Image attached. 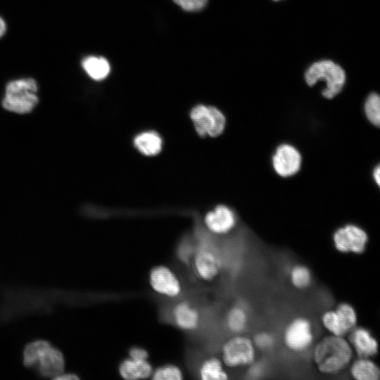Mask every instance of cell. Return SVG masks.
I'll return each instance as SVG.
<instances>
[{"instance_id": "6da1fadb", "label": "cell", "mask_w": 380, "mask_h": 380, "mask_svg": "<svg viewBox=\"0 0 380 380\" xmlns=\"http://www.w3.org/2000/svg\"><path fill=\"white\" fill-rule=\"evenodd\" d=\"M353 357L350 343L343 336L329 334L315 341L312 348V360L322 374L334 375L343 371Z\"/></svg>"}, {"instance_id": "7a4b0ae2", "label": "cell", "mask_w": 380, "mask_h": 380, "mask_svg": "<svg viewBox=\"0 0 380 380\" xmlns=\"http://www.w3.org/2000/svg\"><path fill=\"white\" fill-rule=\"evenodd\" d=\"M196 230L199 241L191 256V265L196 277L205 282L215 280L220 274L223 262L213 235L204 227L202 221L196 217Z\"/></svg>"}, {"instance_id": "3957f363", "label": "cell", "mask_w": 380, "mask_h": 380, "mask_svg": "<svg viewBox=\"0 0 380 380\" xmlns=\"http://www.w3.org/2000/svg\"><path fill=\"white\" fill-rule=\"evenodd\" d=\"M23 363L26 367L37 366L39 373L54 379L64 372L65 360L62 353L48 341H35L23 350Z\"/></svg>"}, {"instance_id": "277c9868", "label": "cell", "mask_w": 380, "mask_h": 380, "mask_svg": "<svg viewBox=\"0 0 380 380\" xmlns=\"http://www.w3.org/2000/svg\"><path fill=\"white\" fill-rule=\"evenodd\" d=\"M37 91V82L32 77L12 80L6 85L2 106L15 113H28L39 102Z\"/></svg>"}, {"instance_id": "5b68a950", "label": "cell", "mask_w": 380, "mask_h": 380, "mask_svg": "<svg viewBox=\"0 0 380 380\" xmlns=\"http://www.w3.org/2000/svg\"><path fill=\"white\" fill-rule=\"evenodd\" d=\"M257 352L252 338L244 334H232L222 343L220 357L227 369H236L254 363Z\"/></svg>"}, {"instance_id": "8992f818", "label": "cell", "mask_w": 380, "mask_h": 380, "mask_svg": "<svg viewBox=\"0 0 380 380\" xmlns=\"http://www.w3.org/2000/svg\"><path fill=\"white\" fill-rule=\"evenodd\" d=\"M315 338L313 322L303 315L289 320L281 333L283 345L289 352L296 354H302L312 349L316 341Z\"/></svg>"}, {"instance_id": "52a82bcc", "label": "cell", "mask_w": 380, "mask_h": 380, "mask_svg": "<svg viewBox=\"0 0 380 380\" xmlns=\"http://www.w3.org/2000/svg\"><path fill=\"white\" fill-rule=\"evenodd\" d=\"M305 80L309 86L315 85L318 81L326 84L322 94L327 99H332L343 87L346 74L343 69L330 60H322L312 63L305 72Z\"/></svg>"}, {"instance_id": "ba28073f", "label": "cell", "mask_w": 380, "mask_h": 380, "mask_svg": "<svg viewBox=\"0 0 380 380\" xmlns=\"http://www.w3.org/2000/svg\"><path fill=\"white\" fill-rule=\"evenodd\" d=\"M190 117L198 134L215 137L220 135L225 128L226 118L222 112L212 106L198 104L190 113Z\"/></svg>"}, {"instance_id": "9c48e42d", "label": "cell", "mask_w": 380, "mask_h": 380, "mask_svg": "<svg viewBox=\"0 0 380 380\" xmlns=\"http://www.w3.org/2000/svg\"><path fill=\"white\" fill-rule=\"evenodd\" d=\"M355 309L347 303H339L335 309H327L320 317L322 327L330 334L344 336L355 327Z\"/></svg>"}, {"instance_id": "30bf717a", "label": "cell", "mask_w": 380, "mask_h": 380, "mask_svg": "<svg viewBox=\"0 0 380 380\" xmlns=\"http://www.w3.org/2000/svg\"><path fill=\"white\" fill-rule=\"evenodd\" d=\"M202 223L205 229L217 237L231 234L239 226V218L236 212L226 205H218L208 212Z\"/></svg>"}, {"instance_id": "8fae6325", "label": "cell", "mask_w": 380, "mask_h": 380, "mask_svg": "<svg viewBox=\"0 0 380 380\" xmlns=\"http://www.w3.org/2000/svg\"><path fill=\"white\" fill-rule=\"evenodd\" d=\"M335 248L341 253H362L367 242V235L361 228L347 224L338 228L333 234Z\"/></svg>"}, {"instance_id": "7c38bea8", "label": "cell", "mask_w": 380, "mask_h": 380, "mask_svg": "<svg viewBox=\"0 0 380 380\" xmlns=\"http://www.w3.org/2000/svg\"><path fill=\"white\" fill-rule=\"evenodd\" d=\"M148 279L153 290L161 296L175 298L182 293L179 279L170 268L165 265L151 269Z\"/></svg>"}, {"instance_id": "4fadbf2b", "label": "cell", "mask_w": 380, "mask_h": 380, "mask_svg": "<svg viewBox=\"0 0 380 380\" xmlns=\"http://www.w3.org/2000/svg\"><path fill=\"white\" fill-rule=\"evenodd\" d=\"M301 160L299 151L289 144H280L272 158L274 171L282 177H289L296 174L300 170Z\"/></svg>"}, {"instance_id": "5bb4252c", "label": "cell", "mask_w": 380, "mask_h": 380, "mask_svg": "<svg viewBox=\"0 0 380 380\" xmlns=\"http://www.w3.org/2000/svg\"><path fill=\"white\" fill-rule=\"evenodd\" d=\"M171 317L179 329L186 331L196 330L201 321V315L198 309L187 300H181L175 303L171 310Z\"/></svg>"}, {"instance_id": "9a60e30c", "label": "cell", "mask_w": 380, "mask_h": 380, "mask_svg": "<svg viewBox=\"0 0 380 380\" xmlns=\"http://www.w3.org/2000/svg\"><path fill=\"white\" fill-rule=\"evenodd\" d=\"M348 339L359 357L368 358L377 354V341L367 329L355 327L349 332Z\"/></svg>"}, {"instance_id": "2e32d148", "label": "cell", "mask_w": 380, "mask_h": 380, "mask_svg": "<svg viewBox=\"0 0 380 380\" xmlns=\"http://www.w3.org/2000/svg\"><path fill=\"white\" fill-rule=\"evenodd\" d=\"M153 367L147 360L128 357L119 365L118 372L122 378L127 380L145 379L151 377Z\"/></svg>"}, {"instance_id": "e0dca14e", "label": "cell", "mask_w": 380, "mask_h": 380, "mask_svg": "<svg viewBox=\"0 0 380 380\" xmlns=\"http://www.w3.org/2000/svg\"><path fill=\"white\" fill-rule=\"evenodd\" d=\"M249 320L248 308L242 303L231 306L225 313V327L232 334H243L248 328Z\"/></svg>"}, {"instance_id": "ac0fdd59", "label": "cell", "mask_w": 380, "mask_h": 380, "mask_svg": "<svg viewBox=\"0 0 380 380\" xmlns=\"http://www.w3.org/2000/svg\"><path fill=\"white\" fill-rule=\"evenodd\" d=\"M198 375L202 380H227L229 374L220 357L210 356L198 366Z\"/></svg>"}, {"instance_id": "d6986e66", "label": "cell", "mask_w": 380, "mask_h": 380, "mask_svg": "<svg viewBox=\"0 0 380 380\" xmlns=\"http://www.w3.org/2000/svg\"><path fill=\"white\" fill-rule=\"evenodd\" d=\"M137 149L146 156L157 155L162 149L163 141L160 137L155 132L140 133L134 140Z\"/></svg>"}, {"instance_id": "ffe728a7", "label": "cell", "mask_w": 380, "mask_h": 380, "mask_svg": "<svg viewBox=\"0 0 380 380\" xmlns=\"http://www.w3.org/2000/svg\"><path fill=\"white\" fill-rule=\"evenodd\" d=\"M288 277L291 285L295 289L300 291L309 289L313 281L310 269L307 265L300 263L294 264L289 267Z\"/></svg>"}, {"instance_id": "44dd1931", "label": "cell", "mask_w": 380, "mask_h": 380, "mask_svg": "<svg viewBox=\"0 0 380 380\" xmlns=\"http://www.w3.org/2000/svg\"><path fill=\"white\" fill-rule=\"evenodd\" d=\"M350 374L357 380H377L380 378V369L372 360L360 357L350 366Z\"/></svg>"}, {"instance_id": "7402d4cb", "label": "cell", "mask_w": 380, "mask_h": 380, "mask_svg": "<svg viewBox=\"0 0 380 380\" xmlns=\"http://www.w3.org/2000/svg\"><path fill=\"white\" fill-rule=\"evenodd\" d=\"M82 66L87 74L95 80L106 78L110 70L109 63L103 57L88 56L83 59Z\"/></svg>"}, {"instance_id": "603a6c76", "label": "cell", "mask_w": 380, "mask_h": 380, "mask_svg": "<svg viewBox=\"0 0 380 380\" xmlns=\"http://www.w3.org/2000/svg\"><path fill=\"white\" fill-rule=\"evenodd\" d=\"M184 378L182 371L175 365H162L153 371L151 379L153 380H182Z\"/></svg>"}, {"instance_id": "cb8c5ba5", "label": "cell", "mask_w": 380, "mask_h": 380, "mask_svg": "<svg viewBox=\"0 0 380 380\" xmlns=\"http://www.w3.org/2000/svg\"><path fill=\"white\" fill-rule=\"evenodd\" d=\"M365 111L368 120L380 127V96L378 94H369L365 104Z\"/></svg>"}, {"instance_id": "d4e9b609", "label": "cell", "mask_w": 380, "mask_h": 380, "mask_svg": "<svg viewBox=\"0 0 380 380\" xmlns=\"http://www.w3.org/2000/svg\"><path fill=\"white\" fill-rule=\"evenodd\" d=\"M252 340L256 349L262 352L272 350L276 345L275 336L267 330L258 331L253 335Z\"/></svg>"}, {"instance_id": "484cf974", "label": "cell", "mask_w": 380, "mask_h": 380, "mask_svg": "<svg viewBox=\"0 0 380 380\" xmlns=\"http://www.w3.org/2000/svg\"><path fill=\"white\" fill-rule=\"evenodd\" d=\"M175 4L186 11H198L203 9L208 0H173Z\"/></svg>"}, {"instance_id": "4316f807", "label": "cell", "mask_w": 380, "mask_h": 380, "mask_svg": "<svg viewBox=\"0 0 380 380\" xmlns=\"http://www.w3.org/2000/svg\"><path fill=\"white\" fill-rule=\"evenodd\" d=\"M148 352L141 347H132L129 350V357L137 360H147Z\"/></svg>"}, {"instance_id": "83f0119b", "label": "cell", "mask_w": 380, "mask_h": 380, "mask_svg": "<svg viewBox=\"0 0 380 380\" xmlns=\"http://www.w3.org/2000/svg\"><path fill=\"white\" fill-rule=\"evenodd\" d=\"M80 379V377L77 375H76L75 374H73V373H64V372H63V373H61V374L57 376L53 379H56V380H77V379Z\"/></svg>"}, {"instance_id": "f1b7e54d", "label": "cell", "mask_w": 380, "mask_h": 380, "mask_svg": "<svg viewBox=\"0 0 380 380\" xmlns=\"http://www.w3.org/2000/svg\"><path fill=\"white\" fill-rule=\"evenodd\" d=\"M7 24L4 18L0 15V39H1L6 33Z\"/></svg>"}, {"instance_id": "f546056e", "label": "cell", "mask_w": 380, "mask_h": 380, "mask_svg": "<svg viewBox=\"0 0 380 380\" xmlns=\"http://www.w3.org/2000/svg\"><path fill=\"white\" fill-rule=\"evenodd\" d=\"M374 178L380 187V165L376 167V168L374 170Z\"/></svg>"}, {"instance_id": "4dcf8cb0", "label": "cell", "mask_w": 380, "mask_h": 380, "mask_svg": "<svg viewBox=\"0 0 380 380\" xmlns=\"http://www.w3.org/2000/svg\"><path fill=\"white\" fill-rule=\"evenodd\" d=\"M273 1H280V0H273Z\"/></svg>"}]
</instances>
